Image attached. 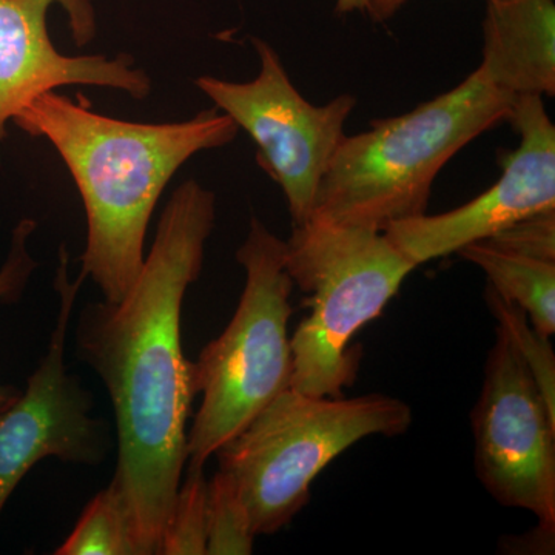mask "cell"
<instances>
[{
    "instance_id": "obj_1",
    "label": "cell",
    "mask_w": 555,
    "mask_h": 555,
    "mask_svg": "<svg viewBox=\"0 0 555 555\" xmlns=\"http://www.w3.org/2000/svg\"><path fill=\"white\" fill-rule=\"evenodd\" d=\"M217 221V195L188 179L167 201L144 264L118 302L83 306L76 357L104 383L116 420L119 486L142 555H160L164 529L188 463L196 397L182 349V306L199 280Z\"/></svg>"
},
{
    "instance_id": "obj_2",
    "label": "cell",
    "mask_w": 555,
    "mask_h": 555,
    "mask_svg": "<svg viewBox=\"0 0 555 555\" xmlns=\"http://www.w3.org/2000/svg\"><path fill=\"white\" fill-rule=\"evenodd\" d=\"M13 122L31 138L49 141L67 166L86 208L79 273L109 302L120 301L137 281L150 219L178 170L240 133L235 120L217 107L182 122H130L56 91L40 94Z\"/></svg>"
},
{
    "instance_id": "obj_3",
    "label": "cell",
    "mask_w": 555,
    "mask_h": 555,
    "mask_svg": "<svg viewBox=\"0 0 555 555\" xmlns=\"http://www.w3.org/2000/svg\"><path fill=\"white\" fill-rule=\"evenodd\" d=\"M516 98L477 68L412 112L346 134L321 179L310 219L385 232L392 222L425 215L438 173L506 120Z\"/></svg>"
},
{
    "instance_id": "obj_4",
    "label": "cell",
    "mask_w": 555,
    "mask_h": 555,
    "mask_svg": "<svg viewBox=\"0 0 555 555\" xmlns=\"http://www.w3.org/2000/svg\"><path fill=\"white\" fill-rule=\"evenodd\" d=\"M286 269L310 309L291 337V387L345 397L360 366L353 337L382 315L416 268L383 232L310 219L286 241Z\"/></svg>"
},
{
    "instance_id": "obj_5",
    "label": "cell",
    "mask_w": 555,
    "mask_h": 555,
    "mask_svg": "<svg viewBox=\"0 0 555 555\" xmlns=\"http://www.w3.org/2000/svg\"><path fill=\"white\" fill-rule=\"evenodd\" d=\"M412 420L411 406L386 393L328 398L288 387L215 455L238 483L255 534L273 535L308 506L324 467L364 438L403 436Z\"/></svg>"
},
{
    "instance_id": "obj_6",
    "label": "cell",
    "mask_w": 555,
    "mask_h": 555,
    "mask_svg": "<svg viewBox=\"0 0 555 555\" xmlns=\"http://www.w3.org/2000/svg\"><path fill=\"white\" fill-rule=\"evenodd\" d=\"M236 261L246 286L229 326L193 363L199 411L188 430L185 467H204L270 401L288 389L294 374L288 320L294 281L286 269V241L251 217Z\"/></svg>"
},
{
    "instance_id": "obj_7",
    "label": "cell",
    "mask_w": 555,
    "mask_h": 555,
    "mask_svg": "<svg viewBox=\"0 0 555 555\" xmlns=\"http://www.w3.org/2000/svg\"><path fill=\"white\" fill-rule=\"evenodd\" d=\"M251 46L259 57L257 78L232 82L199 76L195 86L251 138L258 166L283 190L294 225H302L312 218L318 188L346 138L357 98L339 94L327 104H312L269 42L254 38Z\"/></svg>"
},
{
    "instance_id": "obj_8",
    "label": "cell",
    "mask_w": 555,
    "mask_h": 555,
    "mask_svg": "<svg viewBox=\"0 0 555 555\" xmlns=\"http://www.w3.org/2000/svg\"><path fill=\"white\" fill-rule=\"evenodd\" d=\"M86 278L69 276L67 247L54 278L57 315L46 356L27 387L0 416V514L24 477L43 459L100 466L115 447L112 427L93 416V393L65 363L69 326Z\"/></svg>"
},
{
    "instance_id": "obj_9",
    "label": "cell",
    "mask_w": 555,
    "mask_h": 555,
    "mask_svg": "<svg viewBox=\"0 0 555 555\" xmlns=\"http://www.w3.org/2000/svg\"><path fill=\"white\" fill-rule=\"evenodd\" d=\"M470 418L474 466L486 491L555 529V415L500 324Z\"/></svg>"
},
{
    "instance_id": "obj_10",
    "label": "cell",
    "mask_w": 555,
    "mask_h": 555,
    "mask_svg": "<svg viewBox=\"0 0 555 555\" xmlns=\"http://www.w3.org/2000/svg\"><path fill=\"white\" fill-rule=\"evenodd\" d=\"M506 120L520 144L502 153L503 173L492 188L447 214L401 219L383 232L415 268L555 208V127L543 96H517Z\"/></svg>"
},
{
    "instance_id": "obj_11",
    "label": "cell",
    "mask_w": 555,
    "mask_h": 555,
    "mask_svg": "<svg viewBox=\"0 0 555 555\" xmlns=\"http://www.w3.org/2000/svg\"><path fill=\"white\" fill-rule=\"evenodd\" d=\"M61 0H0V141L7 124L40 94L65 86L104 87L137 101L152 94V79L130 54L65 56L47 27Z\"/></svg>"
},
{
    "instance_id": "obj_12",
    "label": "cell",
    "mask_w": 555,
    "mask_h": 555,
    "mask_svg": "<svg viewBox=\"0 0 555 555\" xmlns=\"http://www.w3.org/2000/svg\"><path fill=\"white\" fill-rule=\"evenodd\" d=\"M500 90L555 94V0H486L483 60Z\"/></svg>"
},
{
    "instance_id": "obj_13",
    "label": "cell",
    "mask_w": 555,
    "mask_h": 555,
    "mask_svg": "<svg viewBox=\"0 0 555 555\" xmlns=\"http://www.w3.org/2000/svg\"><path fill=\"white\" fill-rule=\"evenodd\" d=\"M459 255L483 270L500 297L524 310L532 326L547 337L555 332V262L503 250L477 241Z\"/></svg>"
},
{
    "instance_id": "obj_14",
    "label": "cell",
    "mask_w": 555,
    "mask_h": 555,
    "mask_svg": "<svg viewBox=\"0 0 555 555\" xmlns=\"http://www.w3.org/2000/svg\"><path fill=\"white\" fill-rule=\"evenodd\" d=\"M56 555H142L126 495L109 481L91 499Z\"/></svg>"
},
{
    "instance_id": "obj_15",
    "label": "cell",
    "mask_w": 555,
    "mask_h": 555,
    "mask_svg": "<svg viewBox=\"0 0 555 555\" xmlns=\"http://www.w3.org/2000/svg\"><path fill=\"white\" fill-rule=\"evenodd\" d=\"M257 534L235 478L219 469L207 485V554L248 555Z\"/></svg>"
},
{
    "instance_id": "obj_16",
    "label": "cell",
    "mask_w": 555,
    "mask_h": 555,
    "mask_svg": "<svg viewBox=\"0 0 555 555\" xmlns=\"http://www.w3.org/2000/svg\"><path fill=\"white\" fill-rule=\"evenodd\" d=\"M207 485L204 467H188L160 542V555L207 554Z\"/></svg>"
},
{
    "instance_id": "obj_17",
    "label": "cell",
    "mask_w": 555,
    "mask_h": 555,
    "mask_svg": "<svg viewBox=\"0 0 555 555\" xmlns=\"http://www.w3.org/2000/svg\"><path fill=\"white\" fill-rule=\"evenodd\" d=\"M485 298L492 315L499 320L500 326L505 328L517 352L524 358L551 414L555 415V357L550 343L551 337L537 331L524 310L500 297L489 284Z\"/></svg>"
},
{
    "instance_id": "obj_18",
    "label": "cell",
    "mask_w": 555,
    "mask_h": 555,
    "mask_svg": "<svg viewBox=\"0 0 555 555\" xmlns=\"http://www.w3.org/2000/svg\"><path fill=\"white\" fill-rule=\"evenodd\" d=\"M35 219H22L13 230L9 255L0 268V301L16 302L24 294L28 281L38 268V262L28 250V243L35 233ZM22 390L10 385H0V416L17 400Z\"/></svg>"
},
{
    "instance_id": "obj_19",
    "label": "cell",
    "mask_w": 555,
    "mask_h": 555,
    "mask_svg": "<svg viewBox=\"0 0 555 555\" xmlns=\"http://www.w3.org/2000/svg\"><path fill=\"white\" fill-rule=\"evenodd\" d=\"M485 241L503 250L555 262V208L520 219Z\"/></svg>"
},
{
    "instance_id": "obj_20",
    "label": "cell",
    "mask_w": 555,
    "mask_h": 555,
    "mask_svg": "<svg viewBox=\"0 0 555 555\" xmlns=\"http://www.w3.org/2000/svg\"><path fill=\"white\" fill-rule=\"evenodd\" d=\"M62 10L67 13L73 42L86 47L96 36V13L91 0H61Z\"/></svg>"
},
{
    "instance_id": "obj_21",
    "label": "cell",
    "mask_w": 555,
    "mask_h": 555,
    "mask_svg": "<svg viewBox=\"0 0 555 555\" xmlns=\"http://www.w3.org/2000/svg\"><path fill=\"white\" fill-rule=\"evenodd\" d=\"M408 0H366V10L372 21L383 24L392 20L393 16L406 5Z\"/></svg>"
},
{
    "instance_id": "obj_22",
    "label": "cell",
    "mask_w": 555,
    "mask_h": 555,
    "mask_svg": "<svg viewBox=\"0 0 555 555\" xmlns=\"http://www.w3.org/2000/svg\"><path fill=\"white\" fill-rule=\"evenodd\" d=\"M366 10V0H337L335 2V13L337 14H349L353 11Z\"/></svg>"
}]
</instances>
